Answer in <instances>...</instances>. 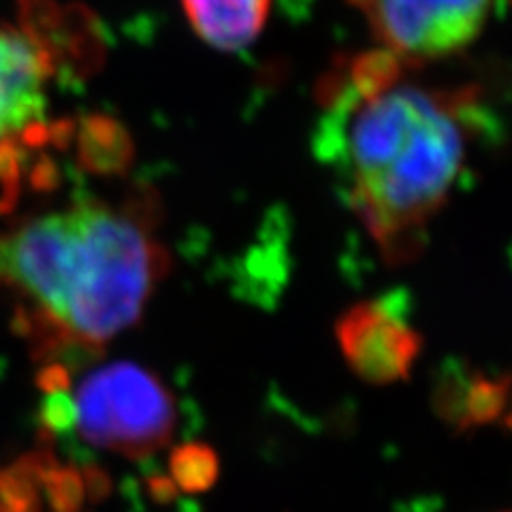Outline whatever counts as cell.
<instances>
[{
  "label": "cell",
  "mask_w": 512,
  "mask_h": 512,
  "mask_svg": "<svg viewBox=\"0 0 512 512\" xmlns=\"http://www.w3.org/2000/svg\"><path fill=\"white\" fill-rule=\"evenodd\" d=\"M0 280L64 338L101 346L146 308L156 254L133 220L82 203L0 235Z\"/></svg>",
  "instance_id": "cell-2"
},
{
  "label": "cell",
  "mask_w": 512,
  "mask_h": 512,
  "mask_svg": "<svg viewBox=\"0 0 512 512\" xmlns=\"http://www.w3.org/2000/svg\"><path fill=\"white\" fill-rule=\"evenodd\" d=\"M506 512H512V510H506Z\"/></svg>",
  "instance_id": "cell-9"
},
{
  "label": "cell",
  "mask_w": 512,
  "mask_h": 512,
  "mask_svg": "<svg viewBox=\"0 0 512 512\" xmlns=\"http://www.w3.org/2000/svg\"><path fill=\"white\" fill-rule=\"evenodd\" d=\"M75 423L94 444L128 457H141L171 438L169 391L133 363H111L79 384Z\"/></svg>",
  "instance_id": "cell-3"
},
{
  "label": "cell",
  "mask_w": 512,
  "mask_h": 512,
  "mask_svg": "<svg viewBox=\"0 0 512 512\" xmlns=\"http://www.w3.org/2000/svg\"><path fill=\"white\" fill-rule=\"evenodd\" d=\"M404 64L451 56L483 32L495 0H350Z\"/></svg>",
  "instance_id": "cell-4"
},
{
  "label": "cell",
  "mask_w": 512,
  "mask_h": 512,
  "mask_svg": "<svg viewBox=\"0 0 512 512\" xmlns=\"http://www.w3.org/2000/svg\"><path fill=\"white\" fill-rule=\"evenodd\" d=\"M79 152L90 167L118 169L131 158V141L116 120L90 116L82 124Z\"/></svg>",
  "instance_id": "cell-8"
},
{
  "label": "cell",
  "mask_w": 512,
  "mask_h": 512,
  "mask_svg": "<svg viewBox=\"0 0 512 512\" xmlns=\"http://www.w3.org/2000/svg\"><path fill=\"white\" fill-rule=\"evenodd\" d=\"M378 50L352 58L323 88V154L342 169L350 210L389 265L421 256L468 163L476 96L404 79Z\"/></svg>",
  "instance_id": "cell-1"
},
{
  "label": "cell",
  "mask_w": 512,
  "mask_h": 512,
  "mask_svg": "<svg viewBox=\"0 0 512 512\" xmlns=\"http://www.w3.org/2000/svg\"><path fill=\"white\" fill-rule=\"evenodd\" d=\"M54 64L22 30L0 24V146L43 122V84Z\"/></svg>",
  "instance_id": "cell-6"
},
{
  "label": "cell",
  "mask_w": 512,
  "mask_h": 512,
  "mask_svg": "<svg viewBox=\"0 0 512 512\" xmlns=\"http://www.w3.org/2000/svg\"><path fill=\"white\" fill-rule=\"evenodd\" d=\"M197 35L222 52H239L263 30L271 0H182Z\"/></svg>",
  "instance_id": "cell-7"
},
{
  "label": "cell",
  "mask_w": 512,
  "mask_h": 512,
  "mask_svg": "<svg viewBox=\"0 0 512 512\" xmlns=\"http://www.w3.org/2000/svg\"><path fill=\"white\" fill-rule=\"evenodd\" d=\"M335 340L352 374L378 387L406 380L423 350L416 329L380 299L348 308L335 325Z\"/></svg>",
  "instance_id": "cell-5"
}]
</instances>
